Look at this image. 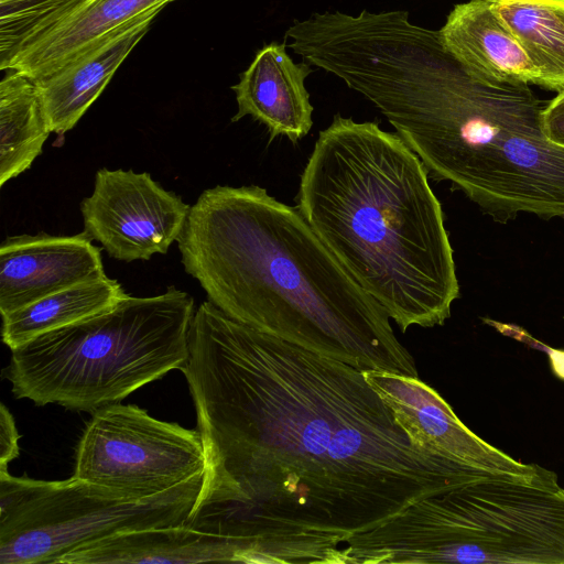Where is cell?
<instances>
[{
	"mask_svg": "<svg viewBox=\"0 0 564 564\" xmlns=\"http://www.w3.org/2000/svg\"><path fill=\"white\" fill-rule=\"evenodd\" d=\"M181 371L206 456L184 525L237 542L243 563L345 564L351 535L491 477L412 445L364 371L209 301Z\"/></svg>",
	"mask_w": 564,
	"mask_h": 564,
	"instance_id": "cell-1",
	"label": "cell"
},
{
	"mask_svg": "<svg viewBox=\"0 0 564 564\" xmlns=\"http://www.w3.org/2000/svg\"><path fill=\"white\" fill-rule=\"evenodd\" d=\"M184 270L232 319L361 371L419 378L383 307L297 207L256 185L215 186L177 239Z\"/></svg>",
	"mask_w": 564,
	"mask_h": 564,
	"instance_id": "cell-2",
	"label": "cell"
},
{
	"mask_svg": "<svg viewBox=\"0 0 564 564\" xmlns=\"http://www.w3.org/2000/svg\"><path fill=\"white\" fill-rule=\"evenodd\" d=\"M297 208L403 333L451 316L459 284L442 206L397 133L337 113L301 174Z\"/></svg>",
	"mask_w": 564,
	"mask_h": 564,
	"instance_id": "cell-3",
	"label": "cell"
},
{
	"mask_svg": "<svg viewBox=\"0 0 564 564\" xmlns=\"http://www.w3.org/2000/svg\"><path fill=\"white\" fill-rule=\"evenodd\" d=\"M546 102L530 86L474 80L430 41L393 68L378 109L427 173L496 220L521 213L564 220V148L544 134Z\"/></svg>",
	"mask_w": 564,
	"mask_h": 564,
	"instance_id": "cell-4",
	"label": "cell"
},
{
	"mask_svg": "<svg viewBox=\"0 0 564 564\" xmlns=\"http://www.w3.org/2000/svg\"><path fill=\"white\" fill-rule=\"evenodd\" d=\"M346 564H564V488L544 467L426 497L343 547Z\"/></svg>",
	"mask_w": 564,
	"mask_h": 564,
	"instance_id": "cell-5",
	"label": "cell"
},
{
	"mask_svg": "<svg viewBox=\"0 0 564 564\" xmlns=\"http://www.w3.org/2000/svg\"><path fill=\"white\" fill-rule=\"evenodd\" d=\"M194 299L175 286L113 307L12 349L4 375L17 399L95 413L182 369Z\"/></svg>",
	"mask_w": 564,
	"mask_h": 564,
	"instance_id": "cell-6",
	"label": "cell"
},
{
	"mask_svg": "<svg viewBox=\"0 0 564 564\" xmlns=\"http://www.w3.org/2000/svg\"><path fill=\"white\" fill-rule=\"evenodd\" d=\"M205 473L145 498L75 477L62 481L0 470V564H57L70 551L111 534L183 525Z\"/></svg>",
	"mask_w": 564,
	"mask_h": 564,
	"instance_id": "cell-7",
	"label": "cell"
},
{
	"mask_svg": "<svg viewBox=\"0 0 564 564\" xmlns=\"http://www.w3.org/2000/svg\"><path fill=\"white\" fill-rule=\"evenodd\" d=\"M206 470L198 431L120 403L93 413L76 448L75 478L132 498L166 491Z\"/></svg>",
	"mask_w": 564,
	"mask_h": 564,
	"instance_id": "cell-8",
	"label": "cell"
},
{
	"mask_svg": "<svg viewBox=\"0 0 564 564\" xmlns=\"http://www.w3.org/2000/svg\"><path fill=\"white\" fill-rule=\"evenodd\" d=\"M191 206L147 173L96 172L94 191L80 203L84 231L109 257L131 262L165 254L184 229Z\"/></svg>",
	"mask_w": 564,
	"mask_h": 564,
	"instance_id": "cell-9",
	"label": "cell"
},
{
	"mask_svg": "<svg viewBox=\"0 0 564 564\" xmlns=\"http://www.w3.org/2000/svg\"><path fill=\"white\" fill-rule=\"evenodd\" d=\"M364 373L415 447L492 476L529 477L542 468L517 460L480 438L419 378L375 370Z\"/></svg>",
	"mask_w": 564,
	"mask_h": 564,
	"instance_id": "cell-10",
	"label": "cell"
},
{
	"mask_svg": "<svg viewBox=\"0 0 564 564\" xmlns=\"http://www.w3.org/2000/svg\"><path fill=\"white\" fill-rule=\"evenodd\" d=\"M100 248L85 232L15 235L0 246V314L77 284L107 278Z\"/></svg>",
	"mask_w": 564,
	"mask_h": 564,
	"instance_id": "cell-11",
	"label": "cell"
},
{
	"mask_svg": "<svg viewBox=\"0 0 564 564\" xmlns=\"http://www.w3.org/2000/svg\"><path fill=\"white\" fill-rule=\"evenodd\" d=\"M162 9H152L130 20L54 72L34 80L51 132L64 134L76 126Z\"/></svg>",
	"mask_w": 564,
	"mask_h": 564,
	"instance_id": "cell-12",
	"label": "cell"
},
{
	"mask_svg": "<svg viewBox=\"0 0 564 564\" xmlns=\"http://www.w3.org/2000/svg\"><path fill=\"white\" fill-rule=\"evenodd\" d=\"M308 63H295L285 43H270L258 51L249 67L231 89L236 94L237 113L264 124L271 140L286 137L296 143L313 126V106L305 87L312 73Z\"/></svg>",
	"mask_w": 564,
	"mask_h": 564,
	"instance_id": "cell-13",
	"label": "cell"
},
{
	"mask_svg": "<svg viewBox=\"0 0 564 564\" xmlns=\"http://www.w3.org/2000/svg\"><path fill=\"white\" fill-rule=\"evenodd\" d=\"M438 34L444 48L474 80L488 86L538 85L532 63L489 0L456 4Z\"/></svg>",
	"mask_w": 564,
	"mask_h": 564,
	"instance_id": "cell-14",
	"label": "cell"
},
{
	"mask_svg": "<svg viewBox=\"0 0 564 564\" xmlns=\"http://www.w3.org/2000/svg\"><path fill=\"white\" fill-rule=\"evenodd\" d=\"M239 544L185 525L122 531L77 547L57 564L241 562Z\"/></svg>",
	"mask_w": 564,
	"mask_h": 564,
	"instance_id": "cell-15",
	"label": "cell"
},
{
	"mask_svg": "<svg viewBox=\"0 0 564 564\" xmlns=\"http://www.w3.org/2000/svg\"><path fill=\"white\" fill-rule=\"evenodd\" d=\"M174 0H89L45 34L17 52L1 70L14 69L33 80L78 56L104 36L143 13Z\"/></svg>",
	"mask_w": 564,
	"mask_h": 564,
	"instance_id": "cell-16",
	"label": "cell"
},
{
	"mask_svg": "<svg viewBox=\"0 0 564 564\" xmlns=\"http://www.w3.org/2000/svg\"><path fill=\"white\" fill-rule=\"evenodd\" d=\"M128 295L108 276L58 291L1 315L2 340L12 350L42 334L107 311Z\"/></svg>",
	"mask_w": 564,
	"mask_h": 564,
	"instance_id": "cell-17",
	"label": "cell"
},
{
	"mask_svg": "<svg viewBox=\"0 0 564 564\" xmlns=\"http://www.w3.org/2000/svg\"><path fill=\"white\" fill-rule=\"evenodd\" d=\"M6 72L0 83V186L30 169L51 133L34 80Z\"/></svg>",
	"mask_w": 564,
	"mask_h": 564,
	"instance_id": "cell-18",
	"label": "cell"
},
{
	"mask_svg": "<svg viewBox=\"0 0 564 564\" xmlns=\"http://www.w3.org/2000/svg\"><path fill=\"white\" fill-rule=\"evenodd\" d=\"M532 63L538 85L564 89V0H489Z\"/></svg>",
	"mask_w": 564,
	"mask_h": 564,
	"instance_id": "cell-19",
	"label": "cell"
},
{
	"mask_svg": "<svg viewBox=\"0 0 564 564\" xmlns=\"http://www.w3.org/2000/svg\"><path fill=\"white\" fill-rule=\"evenodd\" d=\"M89 0H0V67Z\"/></svg>",
	"mask_w": 564,
	"mask_h": 564,
	"instance_id": "cell-20",
	"label": "cell"
},
{
	"mask_svg": "<svg viewBox=\"0 0 564 564\" xmlns=\"http://www.w3.org/2000/svg\"><path fill=\"white\" fill-rule=\"evenodd\" d=\"M20 434L9 409L0 405V470H8L9 464L19 456Z\"/></svg>",
	"mask_w": 564,
	"mask_h": 564,
	"instance_id": "cell-21",
	"label": "cell"
},
{
	"mask_svg": "<svg viewBox=\"0 0 564 564\" xmlns=\"http://www.w3.org/2000/svg\"><path fill=\"white\" fill-rule=\"evenodd\" d=\"M542 128L550 142L564 148V89L546 102L542 111Z\"/></svg>",
	"mask_w": 564,
	"mask_h": 564,
	"instance_id": "cell-22",
	"label": "cell"
},
{
	"mask_svg": "<svg viewBox=\"0 0 564 564\" xmlns=\"http://www.w3.org/2000/svg\"><path fill=\"white\" fill-rule=\"evenodd\" d=\"M550 351V359H551V366L553 369V372L564 380V351L562 350H552Z\"/></svg>",
	"mask_w": 564,
	"mask_h": 564,
	"instance_id": "cell-23",
	"label": "cell"
}]
</instances>
